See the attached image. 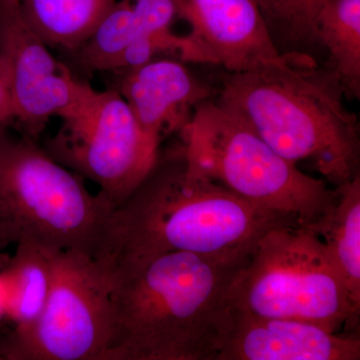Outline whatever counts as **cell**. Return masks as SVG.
<instances>
[{"mask_svg":"<svg viewBox=\"0 0 360 360\" xmlns=\"http://www.w3.org/2000/svg\"><path fill=\"white\" fill-rule=\"evenodd\" d=\"M113 285L111 270L92 255L72 250L52 253L44 310L25 333L0 338V359L103 360Z\"/></svg>","mask_w":360,"mask_h":360,"instance_id":"cell-8","label":"cell"},{"mask_svg":"<svg viewBox=\"0 0 360 360\" xmlns=\"http://www.w3.org/2000/svg\"><path fill=\"white\" fill-rule=\"evenodd\" d=\"M177 18L186 21L191 63L243 72L266 65L295 63L281 53L257 0H174Z\"/></svg>","mask_w":360,"mask_h":360,"instance_id":"cell-10","label":"cell"},{"mask_svg":"<svg viewBox=\"0 0 360 360\" xmlns=\"http://www.w3.org/2000/svg\"><path fill=\"white\" fill-rule=\"evenodd\" d=\"M317 44L326 47V68L340 79L345 96H360V0H329L315 22Z\"/></svg>","mask_w":360,"mask_h":360,"instance_id":"cell-16","label":"cell"},{"mask_svg":"<svg viewBox=\"0 0 360 360\" xmlns=\"http://www.w3.org/2000/svg\"><path fill=\"white\" fill-rule=\"evenodd\" d=\"M7 321V300L6 288L0 276V326Z\"/></svg>","mask_w":360,"mask_h":360,"instance_id":"cell-20","label":"cell"},{"mask_svg":"<svg viewBox=\"0 0 360 360\" xmlns=\"http://www.w3.org/2000/svg\"><path fill=\"white\" fill-rule=\"evenodd\" d=\"M112 210L37 141L0 125V248L30 243L96 257Z\"/></svg>","mask_w":360,"mask_h":360,"instance_id":"cell-4","label":"cell"},{"mask_svg":"<svg viewBox=\"0 0 360 360\" xmlns=\"http://www.w3.org/2000/svg\"><path fill=\"white\" fill-rule=\"evenodd\" d=\"M46 153L82 179L99 187L113 208L134 193L158 158L156 148L115 89L97 90L84 82L79 94L59 116Z\"/></svg>","mask_w":360,"mask_h":360,"instance_id":"cell-7","label":"cell"},{"mask_svg":"<svg viewBox=\"0 0 360 360\" xmlns=\"http://www.w3.org/2000/svg\"></svg>","mask_w":360,"mask_h":360,"instance_id":"cell-21","label":"cell"},{"mask_svg":"<svg viewBox=\"0 0 360 360\" xmlns=\"http://www.w3.org/2000/svg\"><path fill=\"white\" fill-rule=\"evenodd\" d=\"M0 125H13V115L8 96L0 77Z\"/></svg>","mask_w":360,"mask_h":360,"instance_id":"cell-19","label":"cell"},{"mask_svg":"<svg viewBox=\"0 0 360 360\" xmlns=\"http://www.w3.org/2000/svg\"><path fill=\"white\" fill-rule=\"evenodd\" d=\"M328 212L307 229L321 239L349 295L355 319L360 315V174L335 187Z\"/></svg>","mask_w":360,"mask_h":360,"instance_id":"cell-13","label":"cell"},{"mask_svg":"<svg viewBox=\"0 0 360 360\" xmlns=\"http://www.w3.org/2000/svg\"><path fill=\"white\" fill-rule=\"evenodd\" d=\"M345 96L333 71L290 63L227 72L215 101L284 158L309 160L340 186L359 174V118Z\"/></svg>","mask_w":360,"mask_h":360,"instance_id":"cell-3","label":"cell"},{"mask_svg":"<svg viewBox=\"0 0 360 360\" xmlns=\"http://www.w3.org/2000/svg\"><path fill=\"white\" fill-rule=\"evenodd\" d=\"M139 34L132 0H117L91 37L70 56L77 70L84 72L110 71L116 58Z\"/></svg>","mask_w":360,"mask_h":360,"instance_id":"cell-17","label":"cell"},{"mask_svg":"<svg viewBox=\"0 0 360 360\" xmlns=\"http://www.w3.org/2000/svg\"><path fill=\"white\" fill-rule=\"evenodd\" d=\"M356 335L309 322L257 316L229 307L214 360H359Z\"/></svg>","mask_w":360,"mask_h":360,"instance_id":"cell-11","label":"cell"},{"mask_svg":"<svg viewBox=\"0 0 360 360\" xmlns=\"http://www.w3.org/2000/svg\"><path fill=\"white\" fill-rule=\"evenodd\" d=\"M250 257L172 251L115 270L103 360H214L229 290Z\"/></svg>","mask_w":360,"mask_h":360,"instance_id":"cell-2","label":"cell"},{"mask_svg":"<svg viewBox=\"0 0 360 360\" xmlns=\"http://www.w3.org/2000/svg\"><path fill=\"white\" fill-rule=\"evenodd\" d=\"M0 77L13 124L37 141L52 117L77 99L84 80L54 58L23 20L20 8L0 9Z\"/></svg>","mask_w":360,"mask_h":360,"instance_id":"cell-9","label":"cell"},{"mask_svg":"<svg viewBox=\"0 0 360 360\" xmlns=\"http://www.w3.org/2000/svg\"><path fill=\"white\" fill-rule=\"evenodd\" d=\"M115 73L112 89L127 101L143 134L160 149L167 137L181 132L195 108L212 94L179 59L155 58Z\"/></svg>","mask_w":360,"mask_h":360,"instance_id":"cell-12","label":"cell"},{"mask_svg":"<svg viewBox=\"0 0 360 360\" xmlns=\"http://www.w3.org/2000/svg\"><path fill=\"white\" fill-rule=\"evenodd\" d=\"M229 304L245 314L295 319L330 333L359 328L349 295L321 239L302 226L274 227L234 279Z\"/></svg>","mask_w":360,"mask_h":360,"instance_id":"cell-6","label":"cell"},{"mask_svg":"<svg viewBox=\"0 0 360 360\" xmlns=\"http://www.w3.org/2000/svg\"><path fill=\"white\" fill-rule=\"evenodd\" d=\"M329 0H257L272 39L300 51L317 44L315 22Z\"/></svg>","mask_w":360,"mask_h":360,"instance_id":"cell-18","label":"cell"},{"mask_svg":"<svg viewBox=\"0 0 360 360\" xmlns=\"http://www.w3.org/2000/svg\"><path fill=\"white\" fill-rule=\"evenodd\" d=\"M15 253L0 265L6 288L7 321L13 328L6 335H18L32 328L49 296L53 251L30 243L15 246Z\"/></svg>","mask_w":360,"mask_h":360,"instance_id":"cell-14","label":"cell"},{"mask_svg":"<svg viewBox=\"0 0 360 360\" xmlns=\"http://www.w3.org/2000/svg\"><path fill=\"white\" fill-rule=\"evenodd\" d=\"M117 0H21L23 20L51 49L73 53Z\"/></svg>","mask_w":360,"mask_h":360,"instance_id":"cell-15","label":"cell"},{"mask_svg":"<svg viewBox=\"0 0 360 360\" xmlns=\"http://www.w3.org/2000/svg\"><path fill=\"white\" fill-rule=\"evenodd\" d=\"M279 226L298 224L208 177L180 143L160 149L134 193L113 208L96 258L115 272L172 251L250 255L265 232Z\"/></svg>","mask_w":360,"mask_h":360,"instance_id":"cell-1","label":"cell"},{"mask_svg":"<svg viewBox=\"0 0 360 360\" xmlns=\"http://www.w3.org/2000/svg\"><path fill=\"white\" fill-rule=\"evenodd\" d=\"M187 160L251 205L293 220L314 224L335 200L326 180L303 174L215 99L194 110L179 134Z\"/></svg>","mask_w":360,"mask_h":360,"instance_id":"cell-5","label":"cell"}]
</instances>
